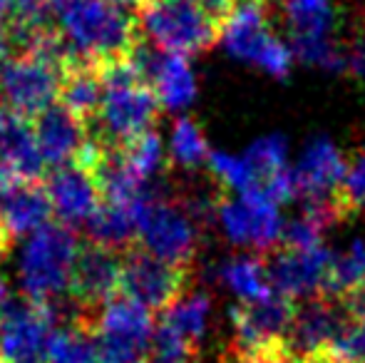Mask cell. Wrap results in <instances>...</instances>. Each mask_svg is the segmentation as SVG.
<instances>
[{
    "instance_id": "6da1fadb",
    "label": "cell",
    "mask_w": 365,
    "mask_h": 363,
    "mask_svg": "<svg viewBox=\"0 0 365 363\" xmlns=\"http://www.w3.org/2000/svg\"><path fill=\"white\" fill-rule=\"evenodd\" d=\"M125 0H73L55 10L58 30L75 63H125L142 43L137 13Z\"/></svg>"
},
{
    "instance_id": "7a4b0ae2",
    "label": "cell",
    "mask_w": 365,
    "mask_h": 363,
    "mask_svg": "<svg viewBox=\"0 0 365 363\" xmlns=\"http://www.w3.org/2000/svg\"><path fill=\"white\" fill-rule=\"evenodd\" d=\"M100 73L105 95H102L100 115L90 127V140L125 147L145 132L154 130L162 102L152 85H147L127 60L100 65Z\"/></svg>"
},
{
    "instance_id": "3957f363",
    "label": "cell",
    "mask_w": 365,
    "mask_h": 363,
    "mask_svg": "<svg viewBox=\"0 0 365 363\" xmlns=\"http://www.w3.org/2000/svg\"><path fill=\"white\" fill-rule=\"evenodd\" d=\"M80 247L73 227L63 222H50L30 234L20 254V289L25 299L55 309V304L70 294Z\"/></svg>"
},
{
    "instance_id": "277c9868",
    "label": "cell",
    "mask_w": 365,
    "mask_h": 363,
    "mask_svg": "<svg viewBox=\"0 0 365 363\" xmlns=\"http://www.w3.org/2000/svg\"><path fill=\"white\" fill-rule=\"evenodd\" d=\"M135 13L142 35L169 55H197L221 35V23L194 0H137Z\"/></svg>"
},
{
    "instance_id": "5b68a950",
    "label": "cell",
    "mask_w": 365,
    "mask_h": 363,
    "mask_svg": "<svg viewBox=\"0 0 365 363\" xmlns=\"http://www.w3.org/2000/svg\"><path fill=\"white\" fill-rule=\"evenodd\" d=\"M73 60L50 50H25L5 60L0 70V102L23 117H35L60 97L65 70Z\"/></svg>"
},
{
    "instance_id": "8992f818",
    "label": "cell",
    "mask_w": 365,
    "mask_h": 363,
    "mask_svg": "<svg viewBox=\"0 0 365 363\" xmlns=\"http://www.w3.org/2000/svg\"><path fill=\"white\" fill-rule=\"evenodd\" d=\"M219 38L229 55L256 65L274 78H286L291 73L293 50L271 30L269 0H236L221 23Z\"/></svg>"
},
{
    "instance_id": "52a82bcc",
    "label": "cell",
    "mask_w": 365,
    "mask_h": 363,
    "mask_svg": "<svg viewBox=\"0 0 365 363\" xmlns=\"http://www.w3.org/2000/svg\"><path fill=\"white\" fill-rule=\"evenodd\" d=\"M137 247L177 267H192L199 247V227L187 207L152 194L140 207Z\"/></svg>"
},
{
    "instance_id": "ba28073f",
    "label": "cell",
    "mask_w": 365,
    "mask_h": 363,
    "mask_svg": "<svg viewBox=\"0 0 365 363\" xmlns=\"http://www.w3.org/2000/svg\"><path fill=\"white\" fill-rule=\"evenodd\" d=\"M154 326L157 321L147 306L115 296L95 319L100 363H145Z\"/></svg>"
},
{
    "instance_id": "9c48e42d",
    "label": "cell",
    "mask_w": 365,
    "mask_h": 363,
    "mask_svg": "<svg viewBox=\"0 0 365 363\" xmlns=\"http://www.w3.org/2000/svg\"><path fill=\"white\" fill-rule=\"evenodd\" d=\"M351 319L346 304L333 296H313L303 299L293 311L291 326L281 346L284 363H318L328 346L336 341L346 321Z\"/></svg>"
},
{
    "instance_id": "30bf717a",
    "label": "cell",
    "mask_w": 365,
    "mask_h": 363,
    "mask_svg": "<svg viewBox=\"0 0 365 363\" xmlns=\"http://www.w3.org/2000/svg\"><path fill=\"white\" fill-rule=\"evenodd\" d=\"M192 267H177L149 254L142 247H132L122 254L120 294L149 311H167L179 296L187 294Z\"/></svg>"
},
{
    "instance_id": "8fae6325",
    "label": "cell",
    "mask_w": 365,
    "mask_h": 363,
    "mask_svg": "<svg viewBox=\"0 0 365 363\" xmlns=\"http://www.w3.org/2000/svg\"><path fill=\"white\" fill-rule=\"evenodd\" d=\"M293 311H296L293 301L279 291H271L261 301L236 306L231 311V324H234L231 344L269 363H284L281 346L291 326Z\"/></svg>"
},
{
    "instance_id": "7c38bea8",
    "label": "cell",
    "mask_w": 365,
    "mask_h": 363,
    "mask_svg": "<svg viewBox=\"0 0 365 363\" xmlns=\"http://www.w3.org/2000/svg\"><path fill=\"white\" fill-rule=\"evenodd\" d=\"M122 254L105 244L85 242L77 254L70 281V299L77 306L75 316L97 319L102 309L115 296H120L122 284Z\"/></svg>"
},
{
    "instance_id": "4fadbf2b",
    "label": "cell",
    "mask_w": 365,
    "mask_h": 363,
    "mask_svg": "<svg viewBox=\"0 0 365 363\" xmlns=\"http://www.w3.org/2000/svg\"><path fill=\"white\" fill-rule=\"evenodd\" d=\"M55 334V314L50 306L33 304L23 296L0 316V361L48 363L50 339Z\"/></svg>"
},
{
    "instance_id": "5bb4252c",
    "label": "cell",
    "mask_w": 365,
    "mask_h": 363,
    "mask_svg": "<svg viewBox=\"0 0 365 363\" xmlns=\"http://www.w3.org/2000/svg\"><path fill=\"white\" fill-rule=\"evenodd\" d=\"M217 217L229 242L236 247L271 249L284 232L279 204L259 189H249L236 199L219 197Z\"/></svg>"
},
{
    "instance_id": "9a60e30c",
    "label": "cell",
    "mask_w": 365,
    "mask_h": 363,
    "mask_svg": "<svg viewBox=\"0 0 365 363\" xmlns=\"http://www.w3.org/2000/svg\"><path fill=\"white\" fill-rule=\"evenodd\" d=\"M331 257L326 247L316 249H289L284 247L266 262V274L274 291L289 299H313L326 289Z\"/></svg>"
},
{
    "instance_id": "2e32d148",
    "label": "cell",
    "mask_w": 365,
    "mask_h": 363,
    "mask_svg": "<svg viewBox=\"0 0 365 363\" xmlns=\"http://www.w3.org/2000/svg\"><path fill=\"white\" fill-rule=\"evenodd\" d=\"M48 170L35 125L0 102V180L40 182Z\"/></svg>"
},
{
    "instance_id": "e0dca14e",
    "label": "cell",
    "mask_w": 365,
    "mask_h": 363,
    "mask_svg": "<svg viewBox=\"0 0 365 363\" xmlns=\"http://www.w3.org/2000/svg\"><path fill=\"white\" fill-rule=\"evenodd\" d=\"M45 189H48V197L53 202V212L68 227L87 224V219L105 202L97 175L80 162L55 167L45 180Z\"/></svg>"
},
{
    "instance_id": "ac0fdd59",
    "label": "cell",
    "mask_w": 365,
    "mask_h": 363,
    "mask_svg": "<svg viewBox=\"0 0 365 363\" xmlns=\"http://www.w3.org/2000/svg\"><path fill=\"white\" fill-rule=\"evenodd\" d=\"M346 162H343L338 147L326 137H318L303 150L298 165L293 167L298 194L306 197V202H323L336 199L346 180Z\"/></svg>"
},
{
    "instance_id": "d6986e66",
    "label": "cell",
    "mask_w": 365,
    "mask_h": 363,
    "mask_svg": "<svg viewBox=\"0 0 365 363\" xmlns=\"http://www.w3.org/2000/svg\"><path fill=\"white\" fill-rule=\"evenodd\" d=\"M33 125L45 165L53 167V170L75 162L77 155L90 142V132H87L85 122L75 117L60 100L40 112L33 120Z\"/></svg>"
},
{
    "instance_id": "ffe728a7",
    "label": "cell",
    "mask_w": 365,
    "mask_h": 363,
    "mask_svg": "<svg viewBox=\"0 0 365 363\" xmlns=\"http://www.w3.org/2000/svg\"><path fill=\"white\" fill-rule=\"evenodd\" d=\"M53 202L40 182L0 180V217L13 237H30L53 222Z\"/></svg>"
},
{
    "instance_id": "44dd1931",
    "label": "cell",
    "mask_w": 365,
    "mask_h": 363,
    "mask_svg": "<svg viewBox=\"0 0 365 363\" xmlns=\"http://www.w3.org/2000/svg\"><path fill=\"white\" fill-rule=\"evenodd\" d=\"M154 194V189L142 197L135 204H122V202H102L100 209L87 219V234L90 242L105 244L117 252H127V249L137 247L140 239V207Z\"/></svg>"
},
{
    "instance_id": "7402d4cb",
    "label": "cell",
    "mask_w": 365,
    "mask_h": 363,
    "mask_svg": "<svg viewBox=\"0 0 365 363\" xmlns=\"http://www.w3.org/2000/svg\"><path fill=\"white\" fill-rule=\"evenodd\" d=\"M102 95H105V83H102L100 65L92 63H73L65 70L63 85H60V102L85 122L87 132L95 125L100 115Z\"/></svg>"
},
{
    "instance_id": "603a6c76",
    "label": "cell",
    "mask_w": 365,
    "mask_h": 363,
    "mask_svg": "<svg viewBox=\"0 0 365 363\" xmlns=\"http://www.w3.org/2000/svg\"><path fill=\"white\" fill-rule=\"evenodd\" d=\"M284 13L291 28V50L333 40L336 10L331 0H284Z\"/></svg>"
},
{
    "instance_id": "cb8c5ba5",
    "label": "cell",
    "mask_w": 365,
    "mask_h": 363,
    "mask_svg": "<svg viewBox=\"0 0 365 363\" xmlns=\"http://www.w3.org/2000/svg\"><path fill=\"white\" fill-rule=\"evenodd\" d=\"M48 363H100L95 319L73 316L70 324L55 329L48 349Z\"/></svg>"
},
{
    "instance_id": "d4e9b609",
    "label": "cell",
    "mask_w": 365,
    "mask_h": 363,
    "mask_svg": "<svg viewBox=\"0 0 365 363\" xmlns=\"http://www.w3.org/2000/svg\"><path fill=\"white\" fill-rule=\"evenodd\" d=\"M361 291H365V242L356 239L343 252L331 257L323 294L346 301Z\"/></svg>"
},
{
    "instance_id": "484cf974",
    "label": "cell",
    "mask_w": 365,
    "mask_h": 363,
    "mask_svg": "<svg viewBox=\"0 0 365 363\" xmlns=\"http://www.w3.org/2000/svg\"><path fill=\"white\" fill-rule=\"evenodd\" d=\"M219 274L221 281L241 299V304L261 301L274 291L266 274V262L259 257H234L221 264Z\"/></svg>"
},
{
    "instance_id": "4316f807",
    "label": "cell",
    "mask_w": 365,
    "mask_h": 363,
    "mask_svg": "<svg viewBox=\"0 0 365 363\" xmlns=\"http://www.w3.org/2000/svg\"><path fill=\"white\" fill-rule=\"evenodd\" d=\"M209 311H212V299L204 291H187L167 311H162V321L199 346L207 334Z\"/></svg>"
},
{
    "instance_id": "83f0119b",
    "label": "cell",
    "mask_w": 365,
    "mask_h": 363,
    "mask_svg": "<svg viewBox=\"0 0 365 363\" xmlns=\"http://www.w3.org/2000/svg\"><path fill=\"white\" fill-rule=\"evenodd\" d=\"M169 155H172L174 162H179L187 170H194L202 162H207L209 147L207 140H204L202 127L194 120H189V117L177 120V125L172 130V140H169Z\"/></svg>"
},
{
    "instance_id": "f1b7e54d",
    "label": "cell",
    "mask_w": 365,
    "mask_h": 363,
    "mask_svg": "<svg viewBox=\"0 0 365 363\" xmlns=\"http://www.w3.org/2000/svg\"><path fill=\"white\" fill-rule=\"evenodd\" d=\"M194 359H197V344L184 339L179 331L159 319L149 341L145 363H194Z\"/></svg>"
},
{
    "instance_id": "f546056e",
    "label": "cell",
    "mask_w": 365,
    "mask_h": 363,
    "mask_svg": "<svg viewBox=\"0 0 365 363\" xmlns=\"http://www.w3.org/2000/svg\"><path fill=\"white\" fill-rule=\"evenodd\" d=\"M125 162L140 180L149 182L164 170V142L154 130L145 132L142 137L132 140L130 145L122 147Z\"/></svg>"
},
{
    "instance_id": "4dcf8cb0",
    "label": "cell",
    "mask_w": 365,
    "mask_h": 363,
    "mask_svg": "<svg viewBox=\"0 0 365 363\" xmlns=\"http://www.w3.org/2000/svg\"><path fill=\"white\" fill-rule=\"evenodd\" d=\"M318 363H365V314L351 316Z\"/></svg>"
},
{
    "instance_id": "1f68e13d",
    "label": "cell",
    "mask_w": 365,
    "mask_h": 363,
    "mask_svg": "<svg viewBox=\"0 0 365 363\" xmlns=\"http://www.w3.org/2000/svg\"><path fill=\"white\" fill-rule=\"evenodd\" d=\"M328 229V222L323 217H318L316 212L306 209L301 217L291 219L284 224V232H281V242L289 249H316L323 247L321 239L323 232Z\"/></svg>"
},
{
    "instance_id": "d6a6232c",
    "label": "cell",
    "mask_w": 365,
    "mask_h": 363,
    "mask_svg": "<svg viewBox=\"0 0 365 363\" xmlns=\"http://www.w3.org/2000/svg\"><path fill=\"white\" fill-rule=\"evenodd\" d=\"M209 172L217 177L221 187L234 189L236 194H244L249 189H254V177L249 172V165L244 162V157H231L226 152H209Z\"/></svg>"
},
{
    "instance_id": "836d02e7",
    "label": "cell",
    "mask_w": 365,
    "mask_h": 363,
    "mask_svg": "<svg viewBox=\"0 0 365 363\" xmlns=\"http://www.w3.org/2000/svg\"><path fill=\"white\" fill-rule=\"evenodd\" d=\"M338 199H341L346 214H353L365 207V147L361 150V155L356 157V162L348 167Z\"/></svg>"
},
{
    "instance_id": "e575fe53",
    "label": "cell",
    "mask_w": 365,
    "mask_h": 363,
    "mask_svg": "<svg viewBox=\"0 0 365 363\" xmlns=\"http://www.w3.org/2000/svg\"><path fill=\"white\" fill-rule=\"evenodd\" d=\"M343 53H346V73L365 80V33L358 35L348 48H343Z\"/></svg>"
},
{
    "instance_id": "d590c367",
    "label": "cell",
    "mask_w": 365,
    "mask_h": 363,
    "mask_svg": "<svg viewBox=\"0 0 365 363\" xmlns=\"http://www.w3.org/2000/svg\"><path fill=\"white\" fill-rule=\"evenodd\" d=\"M197 5H202L204 10H207L212 18H217L219 23H224L226 15L231 13V8H234L236 0H194Z\"/></svg>"
},
{
    "instance_id": "8d00e7d4",
    "label": "cell",
    "mask_w": 365,
    "mask_h": 363,
    "mask_svg": "<svg viewBox=\"0 0 365 363\" xmlns=\"http://www.w3.org/2000/svg\"><path fill=\"white\" fill-rule=\"evenodd\" d=\"M13 294H10V286L8 281L3 279V274H0V316L5 314V311L10 309V304H13Z\"/></svg>"
},
{
    "instance_id": "74e56055",
    "label": "cell",
    "mask_w": 365,
    "mask_h": 363,
    "mask_svg": "<svg viewBox=\"0 0 365 363\" xmlns=\"http://www.w3.org/2000/svg\"><path fill=\"white\" fill-rule=\"evenodd\" d=\"M13 234L8 232V227H5V222H3V217H0V259L5 257V254L10 252V247H13Z\"/></svg>"
},
{
    "instance_id": "f35d334b",
    "label": "cell",
    "mask_w": 365,
    "mask_h": 363,
    "mask_svg": "<svg viewBox=\"0 0 365 363\" xmlns=\"http://www.w3.org/2000/svg\"><path fill=\"white\" fill-rule=\"evenodd\" d=\"M10 40H8V33H5V28H0V70H3L5 60H8V53H10Z\"/></svg>"
},
{
    "instance_id": "ab89813d",
    "label": "cell",
    "mask_w": 365,
    "mask_h": 363,
    "mask_svg": "<svg viewBox=\"0 0 365 363\" xmlns=\"http://www.w3.org/2000/svg\"><path fill=\"white\" fill-rule=\"evenodd\" d=\"M125 3H130V5H135V3H137V0H125Z\"/></svg>"
},
{
    "instance_id": "60d3db41",
    "label": "cell",
    "mask_w": 365,
    "mask_h": 363,
    "mask_svg": "<svg viewBox=\"0 0 365 363\" xmlns=\"http://www.w3.org/2000/svg\"><path fill=\"white\" fill-rule=\"evenodd\" d=\"M0 363H3V361H0Z\"/></svg>"
}]
</instances>
